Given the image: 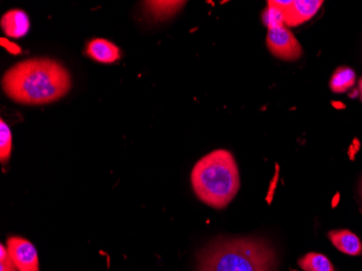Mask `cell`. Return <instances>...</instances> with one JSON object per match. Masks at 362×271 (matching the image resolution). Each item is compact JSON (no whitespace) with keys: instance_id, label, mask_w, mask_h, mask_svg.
Segmentation results:
<instances>
[{"instance_id":"obj_1","label":"cell","mask_w":362,"mask_h":271,"mask_svg":"<svg viewBox=\"0 0 362 271\" xmlns=\"http://www.w3.org/2000/svg\"><path fill=\"white\" fill-rule=\"evenodd\" d=\"M4 91L22 105H46L70 91V73L58 61L48 58L28 59L16 63L3 77Z\"/></svg>"},{"instance_id":"obj_2","label":"cell","mask_w":362,"mask_h":271,"mask_svg":"<svg viewBox=\"0 0 362 271\" xmlns=\"http://www.w3.org/2000/svg\"><path fill=\"white\" fill-rule=\"evenodd\" d=\"M276 253L260 239H217L199 254V271H274Z\"/></svg>"},{"instance_id":"obj_3","label":"cell","mask_w":362,"mask_h":271,"mask_svg":"<svg viewBox=\"0 0 362 271\" xmlns=\"http://www.w3.org/2000/svg\"><path fill=\"white\" fill-rule=\"evenodd\" d=\"M191 183L195 195L214 209H225L239 191L237 162L227 150L211 151L193 167Z\"/></svg>"},{"instance_id":"obj_4","label":"cell","mask_w":362,"mask_h":271,"mask_svg":"<svg viewBox=\"0 0 362 271\" xmlns=\"http://www.w3.org/2000/svg\"><path fill=\"white\" fill-rule=\"evenodd\" d=\"M267 46L274 56L282 60H296L302 56V46L284 25L268 30Z\"/></svg>"},{"instance_id":"obj_5","label":"cell","mask_w":362,"mask_h":271,"mask_svg":"<svg viewBox=\"0 0 362 271\" xmlns=\"http://www.w3.org/2000/svg\"><path fill=\"white\" fill-rule=\"evenodd\" d=\"M10 258L19 271H40V260L34 244L21 236H11L7 240Z\"/></svg>"},{"instance_id":"obj_6","label":"cell","mask_w":362,"mask_h":271,"mask_svg":"<svg viewBox=\"0 0 362 271\" xmlns=\"http://www.w3.org/2000/svg\"><path fill=\"white\" fill-rule=\"evenodd\" d=\"M322 0H294L282 10L284 23L298 26L310 20L322 6Z\"/></svg>"},{"instance_id":"obj_7","label":"cell","mask_w":362,"mask_h":271,"mask_svg":"<svg viewBox=\"0 0 362 271\" xmlns=\"http://www.w3.org/2000/svg\"><path fill=\"white\" fill-rule=\"evenodd\" d=\"M0 25L8 38H21L28 34L30 23L25 11L14 9L4 14Z\"/></svg>"},{"instance_id":"obj_8","label":"cell","mask_w":362,"mask_h":271,"mask_svg":"<svg viewBox=\"0 0 362 271\" xmlns=\"http://www.w3.org/2000/svg\"><path fill=\"white\" fill-rule=\"evenodd\" d=\"M86 54L100 63H114L121 59V50L117 45L105 38H95L87 44Z\"/></svg>"},{"instance_id":"obj_9","label":"cell","mask_w":362,"mask_h":271,"mask_svg":"<svg viewBox=\"0 0 362 271\" xmlns=\"http://www.w3.org/2000/svg\"><path fill=\"white\" fill-rule=\"evenodd\" d=\"M329 238L333 246L344 254L358 256L362 254V243L359 238L349 230H333L329 232Z\"/></svg>"},{"instance_id":"obj_10","label":"cell","mask_w":362,"mask_h":271,"mask_svg":"<svg viewBox=\"0 0 362 271\" xmlns=\"http://www.w3.org/2000/svg\"><path fill=\"white\" fill-rule=\"evenodd\" d=\"M298 265L304 271H335L331 260L319 253H308L298 260Z\"/></svg>"},{"instance_id":"obj_11","label":"cell","mask_w":362,"mask_h":271,"mask_svg":"<svg viewBox=\"0 0 362 271\" xmlns=\"http://www.w3.org/2000/svg\"><path fill=\"white\" fill-rule=\"evenodd\" d=\"M356 74L349 67H339L335 71L330 81V88L333 93H341L354 86Z\"/></svg>"},{"instance_id":"obj_12","label":"cell","mask_w":362,"mask_h":271,"mask_svg":"<svg viewBox=\"0 0 362 271\" xmlns=\"http://www.w3.org/2000/svg\"><path fill=\"white\" fill-rule=\"evenodd\" d=\"M184 4L185 1H146L144 7L158 19H165L176 13Z\"/></svg>"},{"instance_id":"obj_13","label":"cell","mask_w":362,"mask_h":271,"mask_svg":"<svg viewBox=\"0 0 362 271\" xmlns=\"http://www.w3.org/2000/svg\"><path fill=\"white\" fill-rule=\"evenodd\" d=\"M12 150V134L9 126L1 120L0 122V161L3 164L9 161Z\"/></svg>"},{"instance_id":"obj_14","label":"cell","mask_w":362,"mask_h":271,"mask_svg":"<svg viewBox=\"0 0 362 271\" xmlns=\"http://www.w3.org/2000/svg\"><path fill=\"white\" fill-rule=\"evenodd\" d=\"M0 271H19L10 258L7 246L3 244L0 246Z\"/></svg>"},{"instance_id":"obj_15","label":"cell","mask_w":362,"mask_h":271,"mask_svg":"<svg viewBox=\"0 0 362 271\" xmlns=\"http://www.w3.org/2000/svg\"><path fill=\"white\" fill-rule=\"evenodd\" d=\"M1 45L7 49L10 54H18L21 52V49L18 45L13 44L10 40H6V38H1Z\"/></svg>"},{"instance_id":"obj_16","label":"cell","mask_w":362,"mask_h":271,"mask_svg":"<svg viewBox=\"0 0 362 271\" xmlns=\"http://www.w3.org/2000/svg\"><path fill=\"white\" fill-rule=\"evenodd\" d=\"M359 91H360V95H361V99H362V79H360Z\"/></svg>"}]
</instances>
